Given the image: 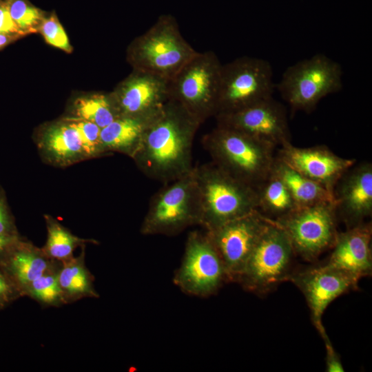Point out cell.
<instances>
[{
	"mask_svg": "<svg viewBox=\"0 0 372 372\" xmlns=\"http://www.w3.org/2000/svg\"><path fill=\"white\" fill-rule=\"evenodd\" d=\"M198 192L200 224L211 231L258 210L256 189L234 178L213 162L194 167Z\"/></svg>",
	"mask_w": 372,
	"mask_h": 372,
	"instance_id": "obj_2",
	"label": "cell"
},
{
	"mask_svg": "<svg viewBox=\"0 0 372 372\" xmlns=\"http://www.w3.org/2000/svg\"><path fill=\"white\" fill-rule=\"evenodd\" d=\"M273 88V70L267 60L242 56L222 65L216 115L271 97Z\"/></svg>",
	"mask_w": 372,
	"mask_h": 372,
	"instance_id": "obj_10",
	"label": "cell"
},
{
	"mask_svg": "<svg viewBox=\"0 0 372 372\" xmlns=\"http://www.w3.org/2000/svg\"><path fill=\"white\" fill-rule=\"evenodd\" d=\"M37 145L42 158L56 167L90 158L79 133L68 118L45 127L39 134Z\"/></svg>",
	"mask_w": 372,
	"mask_h": 372,
	"instance_id": "obj_19",
	"label": "cell"
},
{
	"mask_svg": "<svg viewBox=\"0 0 372 372\" xmlns=\"http://www.w3.org/2000/svg\"><path fill=\"white\" fill-rule=\"evenodd\" d=\"M11 265L14 274L23 284H30L43 275L48 267L44 258L25 249L14 252Z\"/></svg>",
	"mask_w": 372,
	"mask_h": 372,
	"instance_id": "obj_25",
	"label": "cell"
},
{
	"mask_svg": "<svg viewBox=\"0 0 372 372\" xmlns=\"http://www.w3.org/2000/svg\"><path fill=\"white\" fill-rule=\"evenodd\" d=\"M196 53L182 36L175 17L167 14L133 41L129 59L134 70L169 80Z\"/></svg>",
	"mask_w": 372,
	"mask_h": 372,
	"instance_id": "obj_4",
	"label": "cell"
},
{
	"mask_svg": "<svg viewBox=\"0 0 372 372\" xmlns=\"http://www.w3.org/2000/svg\"><path fill=\"white\" fill-rule=\"evenodd\" d=\"M271 220L287 234L295 254L309 262L331 249L339 233L335 203L300 207Z\"/></svg>",
	"mask_w": 372,
	"mask_h": 372,
	"instance_id": "obj_9",
	"label": "cell"
},
{
	"mask_svg": "<svg viewBox=\"0 0 372 372\" xmlns=\"http://www.w3.org/2000/svg\"><path fill=\"white\" fill-rule=\"evenodd\" d=\"M62 289L70 293H82L89 289V282L86 273L79 265L68 266L58 276Z\"/></svg>",
	"mask_w": 372,
	"mask_h": 372,
	"instance_id": "obj_29",
	"label": "cell"
},
{
	"mask_svg": "<svg viewBox=\"0 0 372 372\" xmlns=\"http://www.w3.org/2000/svg\"><path fill=\"white\" fill-rule=\"evenodd\" d=\"M276 156L333 194L340 178L356 161L338 156L325 145L298 147L291 143L280 147Z\"/></svg>",
	"mask_w": 372,
	"mask_h": 372,
	"instance_id": "obj_16",
	"label": "cell"
},
{
	"mask_svg": "<svg viewBox=\"0 0 372 372\" xmlns=\"http://www.w3.org/2000/svg\"><path fill=\"white\" fill-rule=\"evenodd\" d=\"M23 33L12 19L8 6L0 5V34Z\"/></svg>",
	"mask_w": 372,
	"mask_h": 372,
	"instance_id": "obj_33",
	"label": "cell"
},
{
	"mask_svg": "<svg viewBox=\"0 0 372 372\" xmlns=\"http://www.w3.org/2000/svg\"><path fill=\"white\" fill-rule=\"evenodd\" d=\"M169 80L134 70L111 94L120 116L150 118L169 100Z\"/></svg>",
	"mask_w": 372,
	"mask_h": 372,
	"instance_id": "obj_15",
	"label": "cell"
},
{
	"mask_svg": "<svg viewBox=\"0 0 372 372\" xmlns=\"http://www.w3.org/2000/svg\"><path fill=\"white\" fill-rule=\"evenodd\" d=\"M32 293L40 300L51 302L60 295L61 287L58 276L42 275L31 282Z\"/></svg>",
	"mask_w": 372,
	"mask_h": 372,
	"instance_id": "obj_30",
	"label": "cell"
},
{
	"mask_svg": "<svg viewBox=\"0 0 372 372\" xmlns=\"http://www.w3.org/2000/svg\"><path fill=\"white\" fill-rule=\"evenodd\" d=\"M72 118L90 121L103 128L120 116L111 96L95 94L77 98L72 106Z\"/></svg>",
	"mask_w": 372,
	"mask_h": 372,
	"instance_id": "obj_23",
	"label": "cell"
},
{
	"mask_svg": "<svg viewBox=\"0 0 372 372\" xmlns=\"http://www.w3.org/2000/svg\"><path fill=\"white\" fill-rule=\"evenodd\" d=\"M153 118L121 116L101 128L100 138L105 152H116L132 158L139 147L147 126Z\"/></svg>",
	"mask_w": 372,
	"mask_h": 372,
	"instance_id": "obj_20",
	"label": "cell"
},
{
	"mask_svg": "<svg viewBox=\"0 0 372 372\" xmlns=\"http://www.w3.org/2000/svg\"><path fill=\"white\" fill-rule=\"evenodd\" d=\"M7 289H8V285L6 282V280L0 274V296L5 293Z\"/></svg>",
	"mask_w": 372,
	"mask_h": 372,
	"instance_id": "obj_35",
	"label": "cell"
},
{
	"mask_svg": "<svg viewBox=\"0 0 372 372\" xmlns=\"http://www.w3.org/2000/svg\"><path fill=\"white\" fill-rule=\"evenodd\" d=\"M8 9L12 19L23 33L35 30L36 26L41 23L39 10L23 0L14 1Z\"/></svg>",
	"mask_w": 372,
	"mask_h": 372,
	"instance_id": "obj_27",
	"label": "cell"
},
{
	"mask_svg": "<svg viewBox=\"0 0 372 372\" xmlns=\"http://www.w3.org/2000/svg\"><path fill=\"white\" fill-rule=\"evenodd\" d=\"M323 339L326 349V371L327 372H343L344 367L338 354L334 350L331 342L330 341L325 329L320 333Z\"/></svg>",
	"mask_w": 372,
	"mask_h": 372,
	"instance_id": "obj_31",
	"label": "cell"
},
{
	"mask_svg": "<svg viewBox=\"0 0 372 372\" xmlns=\"http://www.w3.org/2000/svg\"><path fill=\"white\" fill-rule=\"evenodd\" d=\"M294 255L287 234L269 219L237 282L247 291L265 295L289 280Z\"/></svg>",
	"mask_w": 372,
	"mask_h": 372,
	"instance_id": "obj_8",
	"label": "cell"
},
{
	"mask_svg": "<svg viewBox=\"0 0 372 372\" xmlns=\"http://www.w3.org/2000/svg\"><path fill=\"white\" fill-rule=\"evenodd\" d=\"M256 192L258 211L271 220L281 218L298 207L285 183L273 171Z\"/></svg>",
	"mask_w": 372,
	"mask_h": 372,
	"instance_id": "obj_22",
	"label": "cell"
},
{
	"mask_svg": "<svg viewBox=\"0 0 372 372\" xmlns=\"http://www.w3.org/2000/svg\"><path fill=\"white\" fill-rule=\"evenodd\" d=\"M39 29L47 43L67 52H71L67 34L55 17L42 20Z\"/></svg>",
	"mask_w": 372,
	"mask_h": 372,
	"instance_id": "obj_28",
	"label": "cell"
},
{
	"mask_svg": "<svg viewBox=\"0 0 372 372\" xmlns=\"http://www.w3.org/2000/svg\"><path fill=\"white\" fill-rule=\"evenodd\" d=\"M45 219L48 227L45 249L48 254L59 259L69 257L81 240L73 236L50 216H45Z\"/></svg>",
	"mask_w": 372,
	"mask_h": 372,
	"instance_id": "obj_24",
	"label": "cell"
},
{
	"mask_svg": "<svg viewBox=\"0 0 372 372\" xmlns=\"http://www.w3.org/2000/svg\"><path fill=\"white\" fill-rule=\"evenodd\" d=\"M0 235H13L12 223L6 197L0 187Z\"/></svg>",
	"mask_w": 372,
	"mask_h": 372,
	"instance_id": "obj_32",
	"label": "cell"
},
{
	"mask_svg": "<svg viewBox=\"0 0 372 372\" xmlns=\"http://www.w3.org/2000/svg\"><path fill=\"white\" fill-rule=\"evenodd\" d=\"M342 76L340 63L318 53L288 67L277 88L291 110L309 113L322 99L342 89Z\"/></svg>",
	"mask_w": 372,
	"mask_h": 372,
	"instance_id": "obj_7",
	"label": "cell"
},
{
	"mask_svg": "<svg viewBox=\"0 0 372 372\" xmlns=\"http://www.w3.org/2000/svg\"><path fill=\"white\" fill-rule=\"evenodd\" d=\"M203 143L211 162L255 189L272 171L275 149L238 131L216 125Z\"/></svg>",
	"mask_w": 372,
	"mask_h": 372,
	"instance_id": "obj_3",
	"label": "cell"
},
{
	"mask_svg": "<svg viewBox=\"0 0 372 372\" xmlns=\"http://www.w3.org/2000/svg\"><path fill=\"white\" fill-rule=\"evenodd\" d=\"M9 41L6 34H0V48L4 46Z\"/></svg>",
	"mask_w": 372,
	"mask_h": 372,
	"instance_id": "obj_36",
	"label": "cell"
},
{
	"mask_svg": "<svg viewBox=\"0 0 372 372\" xmlns=\"http://www.w3.org/2000/svg\"><path fill=\"white\" fill-rule=\"evenodd\" d=\"M335 209L347 229L362 224L372 214V165H353L340 178L334 190Z\"/></svg>",
	"mask_w": 372,
	"mask_h": 372,
	"instance_id": "obj_17",
	"label": "cell"
},
{
	"mask_svg": "<svg viewBox=\"0 0 372 372\" xmlns=\"http://www.w3.org/2000/svg\"><path fill=\"white\" fill-rule=\"evenodd\" d=\"M227 281L223 262L208 233L189 232L180 265L173 276L174 284L187 295L208 298Z\"/></svg>",
	"mask_w": 372,
	"mask_h": 372,
	"instance_id": "obj_11",
	"label": "cell"
},
{
	"mask_svg": "<svg viewBox=\"0 0 372 372\" xmlns=\"http://www.w3.org/2000/svg\"><path fill=\"white\" fill-rule=\"evenodd\" d=\"M200 224V208L193 167L188 174L165 183L154 195L141 233L170 236Z\"/></svg>",
	"mask_w": 372,
	"mask_h": 372,
	"instance_id": "obj_5",
	"label": "cell"
},
{
	"mask_svg": "<svg viewBox=\"0 0 372 372\" xmlns=\"http://www.w3.org/2000/svg\"><path fill=\"white\" fill-rule=\"evenodd\" d=\"M272 171L285 183L298 207L335 203L332 192L293 169L276 156Z\"/></svg>",
	"mask_w": 372,
	"mask_h": 372,
	"instance_id": "obj_21",
	"label": "cell"
},
{
	"mask_svg": "<svg viewBox=\"0 0 372 372\" xmlns=\"http://www.w3.org/2000/svg\"><path fill=\"white\" fill-rule=\"evenodd\" d=\"M289 281L304 295L313 325L320 333L324 329L322 315L340 296L358 289L359 279L326 263L292 271Z\"/></svg>",
	"mask_w": 372,
	"mask_h": 372,
	"instance_id": "obj_14",
	"label": "cell"
},
{
	"mask_svg": "<svg viewBox=\"0 0 372 372\" xmlns=\"http://www.w3.org/2000/svg\"><path fill=\"white\" fill-rule=\"evenodd\" d=\"M222 63L213 51L197 53L168 81L169 99L203 123L217 112Z\"/></svg>",
	"mask_w": 372,
	"mask_h": 372,
	"instance_id": "obj_6",
	"label": "cell"
},
{
	"mask_svg": "<svg viewBox=\"0 0 372 372\" xmlns=\"http://www.w3.org/2000/svg\"><path fill=\"white\" fill-rule=\"evenodd\" d=\"M202 123L169 99L147 126L132 158L147 177L163 183L190 172L192 146Z\"/></svg>",
	"mask_w": 372,
	"mask_h": 372,
	"instance_id": "obj_1",
	"label": "cell"
},
{
	"mask_svg": "<svg viewBox=\"0 0 372 372\" xmlns=\"http://www.w3.org/2000/svg\"><path fill=\"white\" fill-rule=\"evenodd\" d=\"M70 119L79 133L87 150L90 158L107 154L101 145V127L85 120L68 118Z\"/></svg>",
	"mask_w": 372,
	"mask_h": 372,
	"instance_id": "obj_26",
	"label": "cell"
},
{
	"mask_svg": "<svg viewBox=\"0 0 372 372\" xmlns=\"http://www.w3.org/2000/svg\"><path fill=\"white\" fill-rule=\"evenodd\" d=\"M269 223L258 210L206 231L224 265L227 280L237 282Z\"/></svg>",
	"mask_w": 372,
	"mask_h": 372,
	"instance_id": "obj_13",
	"label": "cell"
},
{
	"mask_svg": "<svg viewBox=\"0 0 372 372\" xmlns=\"http://www.w3.org/2000/svg\"><path fill=\"white\" fill-rule=\"evenodd\" d=\"M372 227L369 223L339 232L332 251L324 262L343 270L359 280L372 272Z\"/></svg>",
	"mask_w": 372,
	"mask_h": 372,
	"instance_id": "obj_18",
	"label": "cell"
},
{
	"mask_svg": "<svg viewBox=\"0 0 372 372\" xmlns=\"http://www.w3.org/2000/svg\"><path fill=\"white\" fill-rule=\"evenodd\" d=\"M215 118L217 125L242 132L274 149L291 143L286 110L272 96Z\"/></svg>",
	"mask_w": 372,
	"mask_h": 372,
	"instance_id": "obj_12",
	"label": "cell"
},
{
	"mask_svg": "<svg viewBox=\"0 0 372 372\" xmlns=\"http://www.w3.org/2000/svg\"><path fill=\"white\" fill-rule=\"evenodd\" d=\"M16 240L14 235H0V254L8 249Z\"/></svg>",
	"mask_w": 372,
	"mask_h": 372,
	"instance_id": "obj_34",
	"label": "cell"
}]
</instances>
